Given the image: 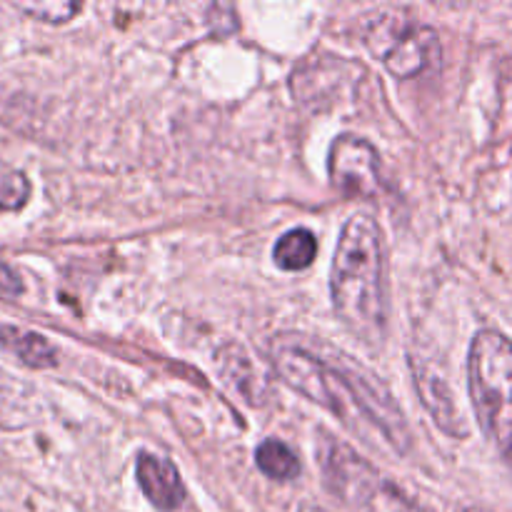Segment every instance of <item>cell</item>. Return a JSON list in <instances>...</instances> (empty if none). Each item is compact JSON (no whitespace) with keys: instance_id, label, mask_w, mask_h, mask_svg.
<instances>
[{"instance_id":"obj_7","label":"cell","mask_w":512,"mask_h":512,"mask_svg":"<svg viewBox=\"0 0 512 512\" xmlns=\"http://www.w3.org/2000/svg\"><path fill=\"white\" fill-rule=\"evenodd\" d=\"M138 485L148 503L158 512H175L185 503V485L170 460L153 453H140L135 463Z\"/></svg>"},{"instance_id":"obj_3","label":"cell","mask_w":512,"mask_h":512,"mask_svg":"<svg viewBox=\"0 0 512 512\" xmlns=\"http://www.w3.org/2000/svg\"><path fill=\"white\" fill-rule=\"evenodd\" d=\"M468 390L480 430L512 473V340L480 330L468 353Z\"/></svg>"},{"instance_id":"obj_12","label":"cell","mask_w":512,"mask_h":512,"mask_svg":"<svg viewBox=\"0 0 512 512\" xmlns=\"http://www.w3.org/2000/svg\"><path fill=\"white\" fill-rule=\"evenodd\" d=\"M255 463H258L260 473L273 480H280V483H288V480H293L300 473V463L293 450L273 438L258 445V450H255Z\"/></svg>"},{"instance_id":"obj_4","label":"cell","mask_w":512,"mask_h":512,"mask_svg":"<svg viewBox=\"0 0 512 512\" xmlns=\"http://www.w3.org/2000/svg\"><path fill=\"white\" fill-rule=\"evenodd\" d=\"M320 465L328 488L345 503L358 505L363 512H430L403 488L380 478L368 460L338 440L325 438Z\"/></svg>"},{"instance_id":"obj_14","label":"cell","mask_w":512,"mask_h":512,"mask_svg":"<svg viewBox=\"0 0 512 512\" xmlns=\"http://www.w3.org/2000/svg\"><path fill=\"white\" fill-rule=\"evenodd\" d=\"M15 8L20 13L30 15V18H38L43 23H68L73 15H78L83 10L80 3H15Z\"/></svg>"},{"instance_id":"obj_1","label":"cell","mask_w":512,"mask_h":512,"mask_svg":"<svg viewBox=\"0 0 512 512\" xmlns=\"http://www.w3.org/2000/svg\"><path fill=\"white\" fill-rule=\"evenodd\" d=\"M273 365L290 388L323 405L350 430H358L360 423H365L378 430L395 453H410L413 433L403 410L373 375L350 365L345 358L330 363L298 340L288 338H275Z\"/></svg>"},{"instance_id":"obj_5","label":"cell","mask_w":512,"mask_h":512,"mask_svg":"<svg viewBox=\"0 0 512 512\" xmlns=\"http://www.w3.org/2000/svg\"><path fill=\"white\" fill-rule=\"evenodd\" d=\"M330 180L343 193L375 198L383 190L378 150L358 135H340L330 145Z\"/></svg>"},{"instance_id":"obj_13","label":"cell","mask_w":512,"mask_h":512,"mask_svg":"<svg viewBox=\"0 0 512 512\" xmlns=\"http://www.w3.org/2000/svg\"><path fill=\"white\" fill-rule=\"evenodd\" d=\"M30 198V180L23 170L0 163V213L20 210Z\"/></svg>"},{"instance_id":"obj_8","label":"cell","mask_w":512,"mask_h":512,"mask_svg":"<svg viewBox=\"0 0 512 512\" xmlns=\"http://www.w3.org/2000/svg\"><path fill=\"white\" fill-rule=\"evenodd\" d=\"M215 365H218L225 383H228L240 398H245V403L263 405L265 400H268L270 395L268 380L263 378V373L255 368L253 358H250L240 345H225L223 350H218V355H215Z\"/></svg>"},{"instance_id":"obj_11","label":"cell","mask_w":512,"mask_h":512,"mask_svg":"<svg viewBox=\"0 0 512 512\" xmlns=\"http://www.w3.org/2000/svg\"><path fill=\"white\" fill-rule=\"evenodd\" d=\"M315 255H318V240L308 228L288 230L285 235H280L273 248L275 263H278V268L288 270V273L310 268Z\"/></svg>"},{"instance_id":"obj_10","label":"cell","mask_w":512,"mask_h":512,"mask_svg":"<svg viewBox=\"0 0 512 512\" xmlns=\"http://www.w3.org/2000/svg\"><path fill=\"white\" fill-rule=\"evenodd\" d=\"M0 348L13 353L28 368L45 370L58 365V350H55V345L40 333H33V330L15 328V325H0Z\"/></svg>"},{"instance_id":"obj_16","label":"cell","mask_w":512,"mask_h":512,"mask_svg":"<svg viewBox=\"0 0 512 512\" xmlns=\"http://www.w3.org/2000/svg\"><path fill=\"white\" fill-rule=\"evenodd\" d=\"M465 512H490V510H483V508H468Z\"/></svg>"},{"instance_id":"obj_9","label":"cell","mask_w":512,"mask_h":512,"mask_svg":"<svg viewBox=\"0 0 512 512\" xmlns=\"http://www.w3.org/2000/svg\"><path fill=\"white\" fill-rule=\"evenodd\" d=\"M410 365H413L415 390H418V395L423 398L425 410L433 415L435 425H438L445 435H465V430L460 428V413L455 410L453 395H450L443 378H438L433 370L425 368L418 360H410Z\"/></svg>"},{"instance_id":"obj_6","label":"cell","mask_w":512,"mask_h":512,"mask_svg":"<svg viewBox=\"0 0 512 512\" xmlns=\"http://www.w3.org/2000/svg\"><path fill=\"white\" fill-rule=\"evenodd\" d=\"M383 53V63L395 78H415L440 63V38L430 25H413L400 30Z\"/></svg>"},{"instance_id":"obj_2","label":"cell","mask_w":512,"mask_h":512,"mask_svg":"<svg viewBox=\"0 0 512 512\" xmlns=\"http://www.w3.org/2000/svg\"><path fill=\"white\" fill-rule=\"evenodd\" d=\"M330 298L345 328L370 348L388 330V275L378 220L358 213L340 230L330 270Z\"/></svg>"},{"instance_id":"obj_15","label":"cell","mask_w":512,"mask_h":512,"mask_svg":"<svg viewBox=\"0 0 512 512\" xmlns=\"http://www.w3.org/2000/svg\"><path fill=\"white\" fill-rule=\"evenodd\" d=\"M20 295H23L20 275L8 263H0V300H15Z\"/></svg>"}]
</instances>
